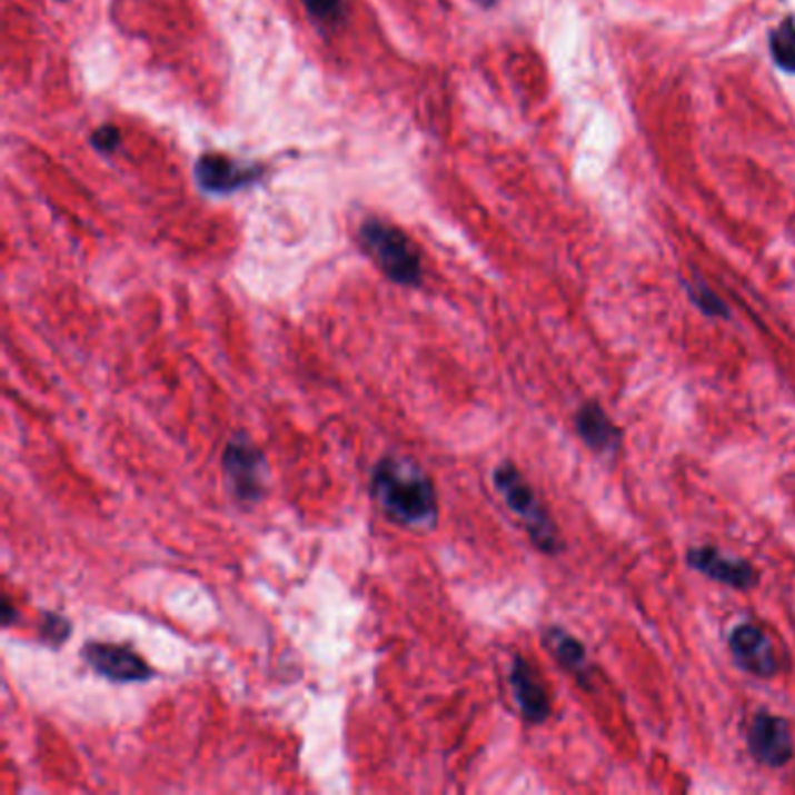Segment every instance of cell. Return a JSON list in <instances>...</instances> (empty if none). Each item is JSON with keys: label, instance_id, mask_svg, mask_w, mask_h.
<instances>
[{"label": "cell", "instance_id": "cell-1", "mask_svg": "<svg viewBox=\"0 0 795 795\" xmlns=\"http://www.w3.org/2000/svg\"><path fill=\"white\" fill-rule=\"evenodd\" d=\"M371 497L392 523L429 529L437 523L439 501L429 474L408 457H382L371 471Z\"/></svg>", "mask_w": 795, "mask_h": 795}, {"label": "cell", "instance_id": "cell-2", "mask_svg": "<svg viewBox=\"0 0 795 795\" xmlns=\"http://www.w3.org/2000/svg\"><path fill=\"white\" fill-rule=\"evenodd\" d=\"M493 484H495L497 493L501 495L504 504L509 506V509L518 516V520L527 529L529 539H533V544L541 553H548V556H553V553H558L563 548L556 523L550 520V516L546 514L544 504L539 501L537 493L533 490V486L527 484L525 476L518 471L516 465L501 463L493 471Z\"/></svg>", "mask_w": 795, "mask_h": 795}, {"label": "cell", "instance_id": "cell-3", "mask_svg": "<svg viewBox=\"0 0 795 795\" xmlns=\"http://www.w3.org/2000/svg\"><path fill=\"white\" fill-rule=\"evenodd\" d=\"M359 244L392 282L411 287L423 280L420 255L401 229L380 220H367L359 229Z\"/></svg>", "mask_w": 795, "mask_h": 795}, {"label": "cell", "instance_id": "cell-4", "mask_svg": "<svg viewBox=\"0 0 795 795\" xmlns=\"http://www.w3.org/2000/svg\"><path fill=\"white\" fill-rule=\"evenodd\" d=\"M222 471L233 497L244 504H257L267 493L269 465L261 448L248 434H233L222 453Z\"/></svg>", "mask_w": 795, "mask_h": 795}, {"label": "cell", "instance_id": "cell-5", "mask_svg": "<svg viewBox=\"0 0 795 795\" xmlns=\"http://www.w3.org/2000/svg\"><path fill=\"white\" fill-rule=\"evenodd\" d=\"M80 656L93 672H99L101 677L115 684H140L155 677V669L133 648L122 644L87 642Z\"/></svg>", "mask_w": 795, "mask_h": 795}, {"label": "cell", "instance_id": "cell-6", "mask_svg": "<svg viewBox=\"0 0 795 795\" xmlns=\"http://www.w3.org/2000/svg\"><path fill=\"white\" fill-rule=\"evenodd\" d=\"M746 744H749L752 756L767 767H782L795 754L788 723L782 716L767 712H758L752 718L749 731H746Z\"/></svg>", "mask_w": 795, "mask_h": 795}, {"label": "cell", "instance_id": "cell-7", "mask_svg": "<svg viewBox=\"0 0 795 795\" xmlns=\"http://www.w3.org/2000/svg\"><path fill=\"white\" fill-rule=\"evenodd\" d=\"M731 656L739 669L754 674V677L767 679L779 672L775 656V646L769 637L756 628V625H739L731 635Z\"/></svg>", "mask_w": 795, "mask_h": 795}, {"label": "cell", "instance_id": "cell-8", "mask_svg": "<svg viewBox=\"0 0 795 795\" xmlns=\"http://www.w3.org/2000/svg\"><path fill=\"white\" fill-rule=\"evenodd\" d=\"M688 565L700 572L714 582L731 586L737 590H749L758 584L756 569L739 558H728L726 553H721L718 548L712 546H700V548H690L688 550Z\"/></svg>", "mask_w": 795, "mask_h": 795}, {"label": "cell", "instance_id": "cell-9", "mask_svg": "<svg viewBox=\"0 0 795 795\" xmlns=\"http://www.w3.org/2000/svg\"><path fill=\"white\" fill-rule=\"evenodd\" d=\"M509 684L514 700L527 723H544L550 716V700L548 693L537 677V672L533 669L525 658L516 656L509 674Z\"/></svg>", "mask_w": 795, "mask_h": 795}, {"label": "cell", "instance_id": "cell-10", "mask_svg": "<svg viewBox=\"0 0 795 795\" xmlns=\"http://www.w3.org/2000/svg\"><path fill=\"white\" fill-rule=\"evenodd\" d=\"M257 176V168H248L220 155H206L197 163V180L208 191H233L250 185Z\"/></svg>", "mask_w": 795, "mask_h": 795}, {"label": "cell", "instance_id": "cell-11", "mask_svg": "<svg viewBox=\"0 0 795 795\" xmlns=\"http://www.w3.org/2000/svg\"><path fill=\"white\" fill-rule=\"evenodd\" d=\"M578 437L586 441L597 453H607L618 448L620 444V429L609 420V416L602 411L597 404H584L578 408L574 418Z\"/></svg>", "mask_w": 795, "mask_h": 795}, {"label": "cell", "instance_id": "cell-12", "mask_svg": "<svg viewBox=\"0 0 795 795\" xmlns=\"http://www.w3.org/2000/svg\"><path fill=\"white\" fill-rule=\"evenodd\" d=\"M544 644L548 648V654L556 658L567 672H572L574 677L586 682L588 677V656L584 644L563 628H548L544 633Z\"/></svg>", "mask_w": 795, "mask_h": 795}, {"label": "cell", "instance_id": "cell-13", "mask_svg": "<svg viewBox=\"0 0 795 795\" xmlns=\"http://www.w3.org/2000/svg\"><path fill=\"white\" fill-rule=\"evenodd\" d=\"M769 50H773V59L782 70L795 72V19L788 17L773 31Z\"/></svg>", "mask_w": 795, "mask_h": 795}, {"label": "cell", "instance_id": "cell-14", "mask_svg": "<svg viewBox=\"0 0 795 795\" xmlns=\"http://www.w3.org/2000/svg\"><path fill=\"white\" fill-rule=\"evenodd\" d=\"M38 633H40L42 642L52 644V646H61V644L70 637L72 625H70V620H68L63 614H59V612H42V614H40Z\"/></svg>", "mask_w": 795, "mask_h": 795}, {"label": "cell", "instance_id": "cell-15", "mask_svg": "<svg viewBox=\"0 0 795 795\" xmlns=\"http://www.w3.org/2000/svg\"><path fill=\"white\" fill-rule=\"evenodd\" d=\"M688 292H690V299L695 301V306L700 308L703 312H707V316H714V318H726L728 316V308L726 304H723L712 289H707L703 282H695L688 287Z\"/></svg>", "mask_w": 795, "mask_h": 795}, {"label": "cell", "instance_id": "cell-16", "mask_svg": "<svg viewBox=\"0 0 795 795\" xmlns=\"http://www.w3.org/2000/svg\"><path fill=\"white\" fill-rule=\"evenodd\" d=\"M306 10L322 23H336L344 19V0H304Z\"/></svg>", "mask_w": 795, "mask_h": 795}, {"label": "cell", "instance_id": "cell-17", "mask_svg": "<svg viewBox=\"0 0 795 795\" xmlns=\"http://www.w3.org/2000/svg\"><path fill=\"white\" fill-rule=\"evenodd\" d=\"M91 142L99 148L101 152H112L117 145H119V131L112 129V127H101L99 131H96L91 136Z\"/></svg>", "mask_w": 795, "mask_h": 795}, {"label": "cell", "instance_id": "cell-18", "mask_svg": "<svg viewBox=\"0 0 795 795\" xmlns=\"http://www.w3.org/2000/svg\"><path fill=\"white\" fill-rule=\"evenodd\" d=\"M12 623H14V607H12L10 597H6L3 599V625H6V628H10Z\"/></svg>", "mask_w": 795, "mask_h": 795}, {"label": "cell", "instance_id": "cell-19", "mask_svg": "<svg viewBox=\"0 0 795 795\" xmlns=\"http://www.w3.org/2000/svg\"><path fill=\"white\" fill-rule=\"evenodd\" d=\"M478 3H480V6H495L497 0H478Z\"/></svg>", "mask_w": 795, "mask_h": 795}]
</instances>
